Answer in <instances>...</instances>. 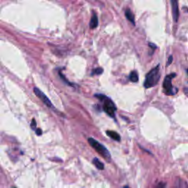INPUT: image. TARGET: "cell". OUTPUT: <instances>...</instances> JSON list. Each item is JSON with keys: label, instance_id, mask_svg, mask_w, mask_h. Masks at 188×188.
<instances>
[{"label": "cell", "instance_id": "obj_17", "mask_svg": "<svg viewBox=\"0 0 188 188\" xmlns=\"http://www.w3.org/2000/svg\"><path fill=\"white\" fill-rule=\"evenodd\" d=\"M35 132H36L37 135H38V136H40V135H42V130L39 128L36 129V130H35Z\"/></svg>", "mask_w": 188, "mask_h": 188}, {"label": "cell", "instance_id": "obj_8", "mask_svg": "<svg viewBox=\"0 0 188 188\" xmlns=\"http://www.w3.org/2000/svg\"><path fill=\"white\" fill-rule=\"evenodd\" d=\"M106 133H107V135L113 140H115L118 141V142L121 140V137H120L119 134L117 133L116 131L109 130V131H106Z\"/></svg>", "mask_w": 188, "mask_h": 188}, {"label": "cell", "instance_id": "obj_2", "mask_svg": "<svg viewBox=\"0 0 188 188\" xmlns=\"http://www.w3.org/2000/svg\"><path fill=\"white\" fill-rule=\"evenodd\" d=\"M88 143L90 144V146L93 147L94 149L101 156H102L103 157L105 158V159L107 160H110V154L108 150L105 148L103 145H101L99 141L96 140L93 138H88Z\"/></svg>", "mask_w": 188, "mask_h": 188}, {"label": "cell", "instance_id": "obj_1", "mask_svg": "<svg viewBox=\"0 0 188 188\" xmlns=\"http://www.w3.org/2000/svg\"><path fill=\"white\" fill-rule=\"evenodd\" d=\"M160 79V71H159V66L158 65L157 67L150 71L146 74L145 82H144V87L145 88H150L156 85H157Z\"/></svg>", "mask_w": 188, "mask_h": 188}, {"label": "cell", "instance_id": "obj_20", "mask_svg": "<svg viewBox=\"0 0 188 188\" xmlns=\"http://www.w3.org/2000/svg\"><path fill=\"white\" fill-rule=\"evenodd\" d=\"M187 74H188V69H187Z\"/></svg>", "mask_w": 188, "mask_h": 188}, {"label": "cell", "instance_id": "obj_16", "mask_svg": "<svg viewBox=\"0 0 188 188\" xmlns=\"http://www.w3.org/2000/svg\"><path fill=\"white\" fill-rule=\"evenodd\" d=\"M165 184L163 183V182H160L159 185H157V186L155 188H165Z\"/></svg>", "mask_w": 188, "mask_h": 188}, {"label": "cell", "instance_id": "obj_6", "mask_svg": "<svg viewBox=\"0 0 188 188\" xmlns=\"http://www.w3.org/2000/svg\"><path fill=\"white\" fill-rule=\"evenodd\" d=\"M171 3L172 14H173V20H174L176 22H177L178 18H179V16L178 2L177 1H176V0H171Z\"/></svg>", "mask_w": 188, "mask_h": 188}, {"label": "cell", "instance_id": "obj_3", "mask_svg": "<svg viewBox=\"0 0 188 188\" xmlns=\"http://www.w3.org/2000/svg\"><path fill=\"white\" fill-rule=\"evenodd\" d=\"M176 76V73H172L169 75H167L163 82L164 92L166 95H175L178 91L176 87H173L171 83V80Z\"/></svg>", "mask_w": 188, "mask_h": 188}, {"label": "cell", "instance_id": "obj_4", "mask_svg": "<svg viewBox=\"0 0 188 188\" xmlns=\"http://www.w3.org/2000/svg\"><path fill=\"white\" fill-rule=\"evenodd\" d=\"M103 110L108 115L112 118L115 117V113L116 111V107L115 104L113 102L111 99L109 98H106L104 100V105H103Z\"/></svg>", "mask_w": 188, "mask_h": 188}, {"label": "cell", "instance_id": "obj_7", "mask_svg": "<svg viewBox=\"0 0 188 188\" xmlns=\"http://www.w3.org/2000/svg\"><path fill=\"white\" fill-rule=\"evenodd\" d=\"M98 24H99L98 16H97V15L95 13H93L90 22V29H95V28L97 27Z\"/></svg>", "mask_w": 188, "mask_h": 188}, {"label": "cell", "instance_id": "obj_10", "mask_svg": "<svg viewBox=\"0 0 188 188\" xmlns=\"http://www.w3.org/2000/svg\"><path fill=\"white\" fill-rule=\"evenodd\" d=\"M129 80L132 82H138V80H139V78H138V74L136 71H131L130 73Z\"/></svg>", "mask_w": 188, "mask_h": 188}, {"label": "cell", "instance_id": "obj_12", "mask_svg": "<svg viewBox=\"0 0 188 188\" xmlns=\"http://www.w3.org/2000/svg\"><path fill=\"white\" fill-rule=\"evenodd\" d=\"M104 70L101 68H96L93 69L92 71V73L91 75H100L103 73Z\"/></svg>", "mask_w": 188, "mask_h": 188}, {"label": "cell", "instance_id": "obj_9", "mask_svg": "<svg viewBox=\"0 0 188 188\" xmlns=\"http://www.w3.org/2000/svg\"><path fill=\"white\" fill-rule=\"evenodd\" d=\"M125 15L126 18L131 23L133 24L134 25L135 24V15H134L133 13L131 12V10L130 9H126L125 11Z\"/></svg>", "mask_w": 188, "mask_h": 188}, {"label": "cell", "instance_id": "obj_11", "mask_svg": "<svg viewBox=\"0 0 188 188\" xmlns=\"http://www.w3.org/2000/svg\"><path fill=\"white\" fill-rule=\"evenodd\" d=\"M93 165H95V166L98 168V169H99V170H104V164H103L101 162H100V160L99 159H97V158H94V159H93Z\"/></svg>", "mask_w": 188, "mask_h": 188}, {"label": "cell", "instance_id": "obj_19", "mask_svg": "<svg viewBox=\"0 0 188 188\" xmlns=\"http://www.w3.org/2000/svg\"><path fill=\"white\" fill-rule=\"evenodd\" d=\"M124 188H129V187L128 186H125V187H124Z\"/></svg>", "mask_w": 188, "mask_h": 188}, {"label": "cell", "instance_id": "obj_13", "mask_svg": "<svg viewBox=\"0 0 188 188\" xmlns=\"http://www.w3.org/2000/svg\"><path fill=\"white\" fill-rule=\"evenodd\" d=\"M30 126L32 130H36V121H35V120L34 119V118L32 120V123H31L30 124Z\"/></svg>", "mask_w": 188, "mask_h": 188}, {"label": "cell", "instance_id": "obj_14", "mask_svg": "<svg viewBox=\"0 0 188 188\" xmlns=\"http://www.w3.org/2000/svg\"><path fill=\"white\" fill-rule=\"evenodd\" d=\"M59 74H60V77H61V79H63V81H64V82H66V84H68V85H70V86H73V85H72V84H71V83H70V82H68V80H66V78H65V77H64V76H63V74H62V73H60H60H59Z\"/></svg>", "mask_w": 188, "mask_h": 188}, {"label": "cell", "instance_id": "obj_15", "mask_svg": "<svg viewBox=\"0 0 188 188\" xmlns=\"http://www.w3.org/2000/svg\"><path fill=\"white\" fill-rule=\"evenodd\" d=\"M172 61H173V56H172V55H171L170 57H169V58H168V63H167V66H170L171 63H172Z\"/></svg>", "mask_w": 188, "mask_h": 188}, {"label": "cell", "instance_id": "obj_5", "mask_svg": "<svg viewBox=\"0 0 188 188\" xmlns=\"http://www.w3.org/2000/svg\"><path fill=\"white\" fill-rule=\"evenodd\" d=\"M33 91H34V93H35V95H36V96L38 97V98L40 99L41 100V101H43V102L44 103V104H46L48 107L53 108V105H52V102L50 101L49 99L48 98L46 95H45L44 93H43L41 90H39L38 87H35L33 88Z\"/></svg>", "mask_w": 188, "mask_h": 188}, {"label": "cell", "instance_id": "obj_18", "mask_svg": "<svg viewBox=\"0 0 188 188\" xmlns=\"http://www.w3.org/2000/svg\"><path fill=\"white\" fill-rule=\"evenodd\" d=\"M148 46H149L150 47H152L153 49H157V46H156V45L154 44V43H148Z\"/></svg>", "mask_w": 188, "mask_h": 188}]
</instances>
